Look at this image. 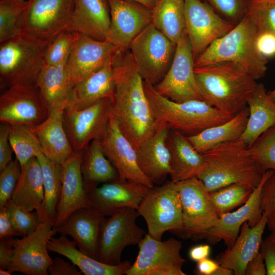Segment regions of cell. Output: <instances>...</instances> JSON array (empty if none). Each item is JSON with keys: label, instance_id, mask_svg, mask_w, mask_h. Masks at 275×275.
I'll use <instances>...</instances> for the list:
<instances>
[{"label": "cell", "instance_id": "1", "mask_svg": "<svg viewBox=\"0 0 275 275\" xmlns=\"http://www.w3.org/2000/svg\"><path fill=\"white\" fill-rule=\"evenodd\" d=\"M120 49L115 54L113 66L116 86L112 99L111 115L136 150L155 131V118L129 50Z\"/></svg>", "mask_w": 275, "mask_h": 275}, {"label": "cell", "instance_id": "2", "mask_svg": "<svg viewBox=\"0 0 275 275\" xmlns=\"http://www.w3.org/2000/svg\"><path fill=\"white\" fill-rule=\"evenodd\" d=\"M194 72L205 101L232 116L246 106L258 85L246 71L231 62L195 67Z\"/></svg>", "mask_w": 275, "mask_h": 275}, {"label": "cell", "instance_id": "3", "mask_svg": "<svg viewBox=\"0 0 275 275\" xmlns=\"http://www.w3.org/2000/svg\"><path fill=\"white\" fill-rule=\"evenodd\" d=\"M257 29L246 13L231 31L213 42L195 59V67L231 62L255 80L263 77L267 61L257 48Z\"/></svg>", "mask_w": 275, "mask_h": 275}, {"label": "cell", "instance_id": "4", "mask_svg": "<svg viewBox=\"0 0 275 275\" xmlns=\"http://www.w3.org/2000/svg\"><path fill=\"white\" fill-rule=\"evenodd\" d=\"M207 166L198 178L209 191L234 183L255 188L263 173L251 156L248 146L240 140L219 144L204 152Z\"/></svg>", "mask_w": 275, "mask_h": 275}, {"label": "cell", "instance_id": "5", "mask_svg": "<svg viewBox=\"0 0 275 275\" xmlns=\"http://www.w3.org/2000/svg\"><path fill=\"white\" fill-rule=\"evenodd\" d=\"M143 85L156 120L166 123L170 130L179 131L186 136L197 134L234 116L204 100H191L182 102L172 101L158 94L149 83L143 80Z\"/></svg>", "mask_w": 275, "mask_h": 275}, {"label": "cell", "instance_id": "6", "mask_svg": "<svg viewBox=\"0 0 275 275\" xmlns=\"http://www.w3.org/2000/svg\"><path fill=\"white\" fill-rule=\"evenodd\" d=\"M46 47L22 34L1 43V88L35 85Z\"/></svg>", "mask_w": 275, "mask_h": 275}, {"label": "cell", "instance_id": "7", "mask_svg": "<svg viewBox=\"0 0 275 275\" xmlns=\"http://www.w3.org/2000/svg\"><path fill=\"white\" fill-rule=\"evenodd\" d=\"M137 210L146 222L147 233L156 240H161L166 231L179 234L182 230L179 193L172 181L150 188Z\"/></svg>", "mask_w": 275, "mask_h": 275}, {"label": "cell", "instance_id": "8", "mask_svg": "<svg viewBox=\"0 0 275 275\" xmlns=\"http://www.w3.org/2000/svg\"><path fill=\"white\" fill-rule=\"evenodd\" d=\"M176 46L151 23L134 38L128 48L143 80L154 86L169 69Z\"/></svg>", "mask_w": 275, "mask_h": 275}, {"label": "cell", "instance_id": "9", "mask_svg": "<svg viewBox=\"0 0 275 275\" xmlns=\"http://www.w3.org/2000/svg\"><path fill=\"white\" fill-rule=\"evenodd\" d=\"M182 212L183 228L179 234L184 239H206L219 216L210 191L195 177L176 183Z\"/></svg>", "mask_w": 275, "mask_h": 275}, {"label": "cell", "instance_id": "10", "mask_svg": "<svg viewBox=\"0 0 275 275\" xmlns=\"http://www.w3.org/2000/svg\"><path fill=\"white\" fill-rule=\"evenodd\" d=\"M74 0H30L20 25V34L47 46L66 30Z\"/></svg>", "mask_w": 275, "mask_h": 275}, {"label": "cell", "instance_id": "11", "mask_svg": "<svg viewBox=\"0 0 275 275\" xmlns=\"http://www.w3.org/2000/svg\"><path fill=\"white\" fill-rule=\"evenodd\" d=\"M140 215L136 209L128 207L103 218L98 239V260L108 265H118L122 262L124 249L139 244L146 234L136 224Z\"/></svg>", "mask_w": 275, "mask_h": 275}, {"label": "cell", "instance_id": "12", "mask_svg": "<svg viewBox=\"0 0 275 275\" xmlns=\"http://www.w3.org/2000/svg\"><path fill=\"white\" fill-rule=\"evenodd\" d=\"M195 59L187 35L176 44L174 57L168 72L154 86L157 92L175 102L205 101L194 72Z\"/></svg>", "mask_w": 275, "mask_h": 275}, {"label": "cell", "instance_id": "13", "mask_svg": "<svg viewBox=\"0 0 275 275\" xmlns=\"http://www.w3.org/2000/svg\"><path fill=\"white\" fill-rule=\"evenodd\" d=\"M139 253L126 275H185L182 242L174 238L157 240L146 233L138 244Z\"/></svg>", "mask_w": 275, "mask_h": 275}, {"label": "cell", "instance_id": "14", "mask_svg": "<svg viewBox=\"0 0 275 275\" xmlns=\"http://www.w3.org/2000/svg\"><path fill=\"white\" fill-rule=\"evenodd\" d=\"M112 100L104 98L85 108L64 109V125L73 150H83L105 134L111 115Z\"/></svg>", "mask_w": 275, "mask_h": 275}, {"label": "cell", "instance_id": "15", "mask_svg": "<svg viewBox=\"0 0 275 275\" xmlns=\"http://www.w3.org/2000/svg\"><path fill=\"white\" fill-rule=\"evenodd\" d=\"M50 109L36 85H15L0 96V121L34 127L49 116Z\"/></svg>", "mask_w": 275, "mask_h": 275}, {"label": "cell", "instance_id": "16", "mask_svg": "<svg viewBox=\"0 0 275 275\" xmlns=\"http://www.w3.org/2000/svg\"><path fill=\"white\" fill-rule=\"evenodd\" d=\"M186 30L194 59L235 26L201 0H184Z\"/></svg>", "mask_w": 275, "mask_h": 275}, {"label": "cell", "instance_id": "17", "mask_svg": "<svg viewBox=\"0 0 275 275\" xmlns=\"http://www.w3.org/2000/svg\"><path fill=\"white\" fill-rule=\"evenodd\" d=\"M57 233L49 223L40 222L37 229L31 234L15 239L14 256L8 268L26 275H47V269L52 262L48 254L47 244Z\"/></svg>", "mask_w": 275, "mask_h": 275}, {"label": "cell", "instance_id": "18", "mask_svg": "<svg viewBox=\"0 0 275 275\" xmlns=\"http://www.w3.org/2000/svg\"><path fill=\"white\" fill-rule=\"evenodd\" d=\"M150 188L130 181L103 183L87 193L86 206L82 209L105 217L125 208L137 210Z\"/></svg>", "mask_w": 275, "mask_h": 275}, {"label": "cell", "instance_id": "19", "mask_svg": "<svg viewBox=\"0 0 275 275\" xmlns=\"http://www.w3.org/2000/svg\"><path fill=\"white\" fill-rule=\"evenodd\" d=\"M100 143L104 154L116 169L120 181H132L149 188L154 187V184L139 167L135 149L112 115L106 132Z\"/></svg>", "mask_w": 275, "mask_h": 275}, {"label": "cell", "instance_id": "20", "mask_svg": "<svg viewBox=\"0 0 275 275\" xmlns=\"http://www.w3.org/2000/svg\"><path fill=\"white\" fill-rule=\"evenodd\" d=\"M111 23L106 41L128 49L134 38L152 23L151 10L128 0H107Z\"/></svg>", "mask_w": 275, "mask_h": 275}, {"label": "cell", "instance_id": "21", "mask_svg": "<svg viewBox=\"0 0 275 275\" xmlns=\"http://www.w3.org/2000/svg\"><path fill=\"white\" fill-rule=\"evenodd\" d=\"M273 172V170H269L263 173L260 183L241 207L219 217L206 238L209 243L214 244L222 240L227 248H229L234 243L245 222H247L251 227H254L260 222L262 217L260 205L261 189L265 182Z\"/></svg>", "mask_w": 275, "mask_h": 275}, {"label": "cell", "instance_id": "22", "mask_svg": "<svg viewBox=\"0 0 275 275\" xmlns=\"http://www.w3.org/2000/svg\"><path fill=\"white\" fill-rule=\"evenodd\" d=\"M120 49L106 40L80 34L66 65L73 87L102 67Z\"/></svg>", "mask_w": 275, "mask_h": 275}, {"label": "cell", "instance_id": "23", "mask_svg": "<svg viewBox=\"0 0 275 275\" xmlns=\"http://www.w3.org/2000/svg\"><path fill=\"white\" fill-rule=\"evenodd\" d=\"M170 129L159 122L154 133L135 150L139 167L154 184L163 183L171 171V156L167 141Z\"/></svg>", "mask_w": 275, "mask_h": 275}, {"label": "cell", "instance_id": "24", "mask_svg": "<svg viewBox=\"0 0 275 275\" xmlns=\"http://www.w3.org/2000/svg\"><path fill=\"white\" fill-rule=\"evenodd\" d=\"M83 150L75 152L62 164V189L53 227L61 225L73 212L86 206L87 194L81 171Z\"/></svg>", "mask_w": 275, "mask_h": 275}, {"label": "cell", "instance_id": "25", "mask_svg": "<svg viewBox=\"0 0 275 275\" xmlns=\"http://www.w3.org/2000/svg\"><path fill=\"white\" fill-rule=\"evenodd\" d=\"M111 23L107 0H74L67 30L99 41L106 40Z\"/></svg>", "mask_w": 275, "mask_h": 275}, {"label": "cell", "instance_id": "26", "mask_svg": "<svg viewBox=\"0 0 275 275\" xmlns=\"http://www.w3.org/2000/svg\"><path fill=\"white\" fill-rule=\"evenodd\" d=\"M266 226V219L263 214L255 226L251 227L245 222L233 245L217 256L219 264L232 270L235 275H245L247 264L260 251Z\"/></svg>", "mask_w": 275, "mask_h": 275}, {"label": "cell", "instance_id": "27", "mask_svg": "<svg viewBox=\"0 0 275 275\" xmlns=\"http://www.w3.org/2000/svg\"><path fill=\"white\" fill-rule=\"evenodd\" d=\"M114 56L108 59L99 69L73 87L70 99L66 106L80 109L104 98L112 99L116 86L113 66Z\"/></svg>", "mask_w": 275, "mask_h": 275}, {"label": "cell", "instance_id": "28", "mask_svg": "<svg viewBox=\"0 0 275 275\" xmlns=\"http://www.w3.org/2000/svg\"><path fill=\"white\" fill-rule=\"evenodd\" d=\"M64 109L51 110L44 121L31 127L43 149V154L61 165L75 153L64 127Z\"/></svg>", "mask_w": 275, "mask_h": 275}, {"label": "cell", "instance_id": "29", "mask_svg": "<svg viewBox=\"0 0 275 275\" xmlns=\"http://www.w3.org/2000/svg\"><path fill=\"white\" fill-rule=\"evenodd\" d=\"M167 143L171 156V181L175 183L197 177L206 170L207 161L179 131L170 130Z\"/></svg>", "mask_w": 275, "mask_h": 275}, {"label": "cell", "instance_id": "30", "mask_svg": "<svg viewBox=\"0 0 275 275\" xmlns=\"http://www.w3.org/2000/svg\"><path fill=\"white\" fill-rule=\"evenodd\" d=\"M104 217L79 209L73 212L61 225L53 228L61 235L71 236L80 251L98 260L99 232Z\"/></svg>", "mask_w": 275, "mask_h": 275}, {"label": "cell", "instance_id": "31", "mask_svg": "<svg viewBox=\"0 0 275 275\" xmlns=\"http://www.w3.org/2000/svg\"><path fill=\"white\" fill-rule=\"evenodd\" d=\"M49 251L57 253L68 258L85 275H122L131 266L129 261H122L116 265L99 261L80 251L74 241L66 235L59 238L52 237L47 244Z\"/></svg>", "mask_w": 275, "mask_h": 275}, {"label": "cell", "instance_id": "32", "mask_svg": "<svg viewBox=\"0 0 275 275\" xmlns=\"http://www.w3.org/2000/svg\"><path fill=\"white\" fill-rule=\"evenodd\" d=\"M247 105L249 118L239 140L250 147L264 132L275 125V102L261 84H258Z\"/></svg>", "mask_w": 275, "mask_h": 275}, {"label": "cell", "instance_id": "33", "mask_svg": "<svg viewBox=\"0 0 275 275\" xmlns=\"http://www.w3.org/2000/svg\"><path fill=\"white\" fill-rule=\"evenodd\" d=\"M50 111L65 108L68 103L73 86L65 67L44 64L36 82Z\"/></svg>", "mask_w": 275, "mask_h": 275}, {"label": "cell", "instance_id": "34", "mask_svg": "<svg viewBox=\"0 0 275 275\" xmlns=\"http://www.w3.org/2000/svg\"><path fill=\"white\" fill-rule=\"evenodd\" d=\"M81 171L86 194L101 183L120 180L116 169L104 154L99 140H93L84 149Z\"/></svg>", "mask_w": 275, "mask_h": 275}, {"label": "cell", "instance_id": "35", "mask_svg": "<svg viewBox=\"0 0 275 275\" xmlns=\"http://www.w3.org/2000/svg\"><path fill=\"white\" fill-rule=\"evenodd\" d=\"M43 177L44 198L38 209L39 222L54 225L62 189V167L43 153L37 156Z\"/></svg>", "mask_w": 275, "mask_h": 275}, {"label": "cell", "instance_id": "36", "mask_svg": "<svg viewBox=\"0 0 275 275\" xmlns=\"http://www.w3.org/2000/svg\"><path fill=\"white\" fill-rule=\"evenodd\" d=\"M44 198L43 177L37 157L21 167V175L11 200L16 205L32 211L41 205Z\"/></svg>", "mask_w": 275, "mask_h": 275}, {"label": "cell", "instance_id": "37", "mask_svg": "<svg viewBox=\"0 0 275 275\" xmlns=\"http://www.w3.org/2000/svg\"><path fill=\"white\" fill-rule=\"evenodd\" d=\"M249 115L246 106L229 120L186 137L194 148L203 154L219 144L239 139L245 129Z\"/></svg>", "mask_w": 275, "mask_h": 275}, {"label": "cell", "instance_id": "38", "mask_svg": "<svg viewBox=\"0 0 275 275\" xmlns=\"http://www.w3.org/2000/svg\"><path fill=\"white\" fill-rule=\"evenodd\" d=\"M151 14L152 23L176 44L187 35L184 0H157Z\"/></svg>", "mask_w": 275, "mask_h": 275}, {"label": "cell", "instance_id": "39", "mask_svg": "<svg viewBox=\"0 0 275 275\" xmlns=\"http://www.w3.org/2000/svg\"><path fill=\"white\" fill-rule=\"evenodd\" d=\"M8 124L10 143L16 159L21 167L32 158L43 153L39 140L31 126L19 123Z\"/></svg>", "mask_w": 275, "mask_h": 275}, {"label": "cell", "instance_id": "40", "mask_svg": "<svg viewBox=\"0 0 275 275\" xmlns=\"http://www.w3.org/2000/svg\"><path fill=\"white\" fill-rule=\"evenodd\" d=\"M254 189L245 184L234 183L210 191V195L220 217L244 204Z\"/></svg>", "mask_w": 275, "mask_h": 275}, {"label": "cell", "instance_id": "41", "mask_svg": "<svg viewBox=\"0 0 275 275\" xmlns=\"http://www.w3.org/2000/svg\"><path fill=\"white\" fill-rule=\"evenodd\" d=\"M28 0H0V43L20 34Z\"/></svg>", "mask_w": 275, "mask_h": 275}, {"label": "cell", "instance_id": "42", "mask_svg": "<svg viewBox=\"0 0 275 275\" xmlns=\"http://www.w3.org/2000/svg\"><path fill=\"white\" fill-rule=\"evenodd\" d=\"M80 35L67 29L58 35L46 47L44 54L45 64L65 67Z\"/></svg>", "mask_w": 275, "mask_h": 275}, {"label": "cell", "instance_id": "43", "mask_svg": "<svg viewBox=\"0 0 275 275\" xmlns=\"http://www.w3.org/2000/svg\"><path fill=\"white\" fill-rule=\"evenodd\" d=\"M249 150L263 173L275 171V125L264 132Z\"/></svg>", "mask_w": 275, "mask_h": 275}, {"label": "cell", "instance_id": "44", "mask_svg": "<svg viewBox=\"0 0 275 275\" xmlns=\"http://www.w3.org/2000/svg\"><path fill=\"white\" fill-rule=\"evenodd\" d=\"M246 14L257 32L275 34V2L255 3L248 1Z\"/></svg>", "mask_w": 275, "mask_h": 275}, {"label": "cell", "instance_id": "45", "mask_svg": "<svg viewBox=\"0 0 275 275\" xmlns=\"http://www.w3.org/2000/svg\"><path fill=\"white\" fill-rule=\"evenodd\" d=\"M8 209L13 225L19 236L24 237L34 232L40 222L37 212L26 210L9 200L5 206Z\"/></svg>", "mask_w": 275, "mask_h": 275}, {"label": "cell", "instance_id": "46", "mask_svg": "<svg viewBox=\"0 0 275 275\" xmlns=\"http://www.w3.org/2000/svg\"><path fill=\"white\" fill-rule=\"evenodd\" d=\"M21 166L15 158L0 171V208L4 207L11 199L18 182Z\"/></svg>", "mask_w": 275, "mask_h": 275}, {"label": "cell", "instance_id": "47", "mask_svg": "<svg viewBox=\"0 0 275 275\" xmlns=\"http://www.w3.org/2000/svg\"><path fill=\"white\" fill-rule=\"evenodd\" d=\"M262 214L266 219V226L275 234V171L264 183L260 194Z\"/></svg>", "mask_w": 275, "mask_h": 275}, {"label": "cell", "instance_id": "48", "mask_svg": "<svg viewBox=\"0 0 275 275\" xmlns=\"http://www.w3.org/2000/svg\"><path fill=\"white\" fill-rule=\"evenodd\" d=\"M214 11L233 23L239 22L247 12L248 0H204Z\"/></svg>", "mask_w": 275, "mask_h": 275}, {"label": "cell", "instance_id": "49", "mask_svg": "<svg viewBox=\"0 0 275 275\" xmlns=\"http://www.w3.org/2000/svg\"><path fill=\"white\" fill-rule=\"evenodd\" d=\"M260 251L264 257L267 275H275V234L271 232L263 239Z\"/></svg>", "mask_w": 275, "mask_h": 275}, {"label": "cell", "instance_id": "50", "mask_svg": "<svg viewBox=\"0 0 275 275\" xmlns=\"http://www.w3.org/2000/svg\"><path fill=\"white\" fill-rule=\"evenodd\" d=\"M0 124V171L12 160L13 152L9 139V124L1 122Z\"/></svg>", "mask_w": 275, "mask_h": 275}, {"label": "cell", "instance_id": "51", "mask_svg": "<svg viewBox=\"0 0 275 275\" xmlns=\"http://www.w3.org/2000/svg\"><path fill=\"white\" fill-rule=\"evenodd\" d=\"M79 268L60 257L53 259L51 264L48 268V274L50 275H81Z\"/></svg>", "mask_w": 275, "mask_h": 275}, {"label": "cell", "instance_id": "52", "mask_svg": "<svg viewBox=\"0 0 275 275\" xmlns=\"http://www.w3.org/2000/svg\"><path fill=\"white\" fill-rule=\"evenodd\" d=\"M256 45L265 57L275 55V34L267 32H257Z\"/></svg>", "mask_w": 275, "mask_h": 275}, {"label": "cell", "instance_id": "53", "mask_svg": "<svg viewBox=\"0 0 275 275\" xmlns=\"http://www.w3.org/2000/svg\"><path fill=\"white\" fill-rule=\"evenodd\" d=\"M14 237L0 239V269H8L14 256Z\"/></svg>", "mask_w": 275, "mask_h": 275}, {"label": "cell", "instance_id": "54", "mask_svg": "<svg viewBox=\"0 0 275 275\" xmlns=\"http://www.w3.org/2000/svg\"><path fill=\"white\" fill-rule=\"evenodd\" d=\"M19 236L15 229L8 208H0V239Z\"/></svg>", "mask_w": 275, "mask_h": 275}, {"label": "cell", "instance_id": "55", "mask_svg": "<svg viewBox=\"0 0 275 275\" xmlns=\"http://www.w3.org/2000/svg\"><path fill=\"white\" fill-rule=\"evenodd\" d=\"M266 265L263 255L259 251L249 261L246 267L245 275H265Z\"/></svg>", "mask_w": 275, "mask_h": 275}, {"label": "cell", "instance_id": "56", "mask_svg": "<svg viewBox=\"0 0 275 275\" xmlns=\"http://www.w3.org/2000/svg\"><path fill=\"white\" fill-rule=\"evenodd\" d=\"M195 272L199 275H216L220 265L217 261L208 258L197 262Z\"/></svg>", "mask_w": 275, "mask_h": 275}, {"label": "cell", "instance_id": "57", "mask_svg": "<svg viewBox=\"0 0 275 275\" xmlns=\"http://www.w3.org/2000/svg\"><path fill=\"white\" fill-rule=\"evenodd\" d=\"M210 246L208 244H199L191 248L188 252L190 260L198 262L209 257L210 253Z\"/></svg>", "mask_w": 275, "mask_h": 275}, {"label": "cell", "instance_id": "58", "mask_svg": "<svg viewBox=\"0 0 275 275\" xmlns=\"http://www.w3.org/2000/svg\"><path fill=\"white\" fill-rule=\"evenodd\" d=\"M139 3L152 10L157 0H128Z\"/></svg>", "mask_w": 275, "mask_h": 275}, {"label": "cell", "instance_id": "59", "mask_svg": "<svg viewBox=\"0 0 275 275\" xmlns=\"http://www.w3.org/2000/svg\"><path fill=\"white\" fill-rule=\"evenodd\" d=\"M12 273L9 269H0L1 275H11Z\"/></svg>", "mask_w": 275, "mask_h": 275}, {"label": "cell", "instance_id": "60", "mask_svg": "<svg viewBox=\"0 0 275 275\" xmlns=\"http://www.w3.org/2000/svg\"><path fill=\"white\" fill-rule=\"evenodd\" d=\"M248 1L251 2H255V3L275 2V0H248Z\"/></svg>", "mask_w": 275, "mask_h": 275}, {"label": "cell", "instance_id": "61", "mask_svg": "<svg viewBox=\"0 0 275 275\" xmlns=\"http://www.w3.org/2000/svg\"><path fill=\"white\" fill-rule=\"evenodd\" d=\"M269 94L272 100L275 102V89L269 93Z\"/></svg>", "mask_w": 275, "mask_h": 275}, {"label": "cell", "instance_id": "62", "mask_svg": "<svg viewBox=\"0 0 275 275\" xmlns=\"http://www.w3.org/2000/svg\"><path fill=\"white\" fill-rule=\"evenodd\" d=\"M28 1H30V0H28Z\"/></svg>", "mask_w": 275, "mask_h": 275}]
</instances>
